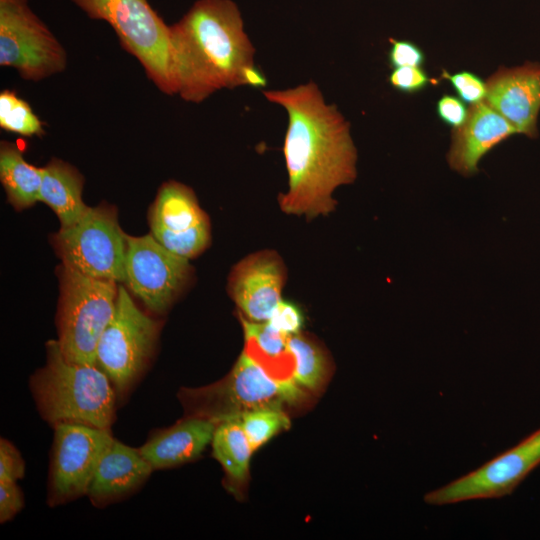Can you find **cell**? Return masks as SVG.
I'll use <instances>...</instances> for the list:
<instances>
[{
	"label": "cell",
	"mask_w": 540,
	"mask_h": 540,
	"mask_svg": "<svg viewBox=\"0 0 540 540\" xmlns=\"http://www.w3.org/2000/svg\"><path fill=\"white\" fill-rule=\"evenodd\" d=\"M216 425L212 419L188 416L152 434L139 450L154 470L182 465L202 454L212 441Z\"/></svg>",
	"instance_id": "cell-18"
},
{
	"label": "cell",
	"mask_w": 540,
	"mask_h": 540,
	"mask_svg": "<svg viewBox=\"0 0 540 540\" xmlns=\"http://www.w3.org/2000/svg\"><path fill=\"white\" fill-rule=\"evenodd\" d=\"M41 169L39 201L54 211L61 228L73 225L89 207L82 200V174L71 164L55 157Z\"/></svg>",
	"instance_id": "cell-19"
},
{
	"label": "cell",
	"mask_w": 540,
	"mask_h": 540,
	"mask_svg": "<svg viewBox=\"0 0 540 540\" xmlns=\"http://www.w3.org/2000/svg\"><path fill=\"white\" fill-rule=\"evenodd\" d=\"M21 490L16 482H0V521L12 519L23 507Z\"/></svg>",
	"instance_id": "cell-32"
},
{
	"label": "cell",
	"mask_w": 540,
	"mask_h": 540,
	"mask_svg": "<svg viewBox=\"0 0 540 540\" xmlns=\"http://www.w3.org/2000/svg\"><path fill=\"white\" fill-rule=\"evenodd\" d=\"M389 84L404 94H416L432 83L422 67H400L392 69L388 77Z\"/></svg>",
	"instance_id": "cell-28"
},
{
	"label": "cell",
	"mask_w": 540,
	"mask_h": 540,
	"mask_svg": "<svg viewBox=\"0 0 540 540\" xmlns=\"http://www.w3.org/2000/svg\"><path fill=\"white\" fill-rule=\"evenodd\" d=\"M67 53L28 0H0V65L28 81L63 72Z\"/></svg>",
	"instance_id": "cell-9"
},
{
	"label": "cell",
	"mask_w": 540,
	"mask_h": 540,
	"mask_svg": "<svg viewBox=\"0 0 540 540\" xmlns=\"http://www.w3.org/2000/svg\"><path fill=\"white\" fill-rule=\"evenodd\" d=\"M284 278V266L276 253H256L234 267L229 293L247 320L266 322L281 300Z\"/></svg>",
	"instance_id": "cell-15"
},
{
	"label": "cell",
	"mask_w": 540,
	"mask_h": 540,
	"mask_svg": "<svg viewBox=\"0 0 540 540\" xmlns=\"http://www.w3.org/2000/svg\"><path fill=\"white\" fill-rule=\"evenodd\" d=\"M0 180L8 201L16 209H24L39 201L42 169L28 163L13 143H0Z\"/></svg>",
	"instance_id": "cell-21"
},
{
	"label": "cell",
	"mask_w": 540,
	"mask_h": 540,
	"mask_svg": "<svg viewBox=\"0 0 540 540\" xmlns=\"http://www.w3.org/2000/svg\"><path fill=\"white\" fill-rule=\"evenodd\" d=\"M436 113L444 124L454 130L466 122L469 109L460 98L451 94H444L436 103Z\"/></svg>",
	"instance_id": "cell-31"
},
{
	"label": "cell",
	"mask_w": 540,
	"mask_h": 540,
	"mask_svg": "<svg viewBox=\"0 0 540 540\" xmlns=\"http://www.w3.org/2000/svg\"><path fill=\"white\" fill-rule=\"evenodd\" d=\"M170 72L184 101L201 103L221 89L242 86L255 47L232 0H198L169 26Z\"/></svg>",
	"instance_id": "cell-2"
},
{
	"label": "cell",
	"mask_w": 540,
	"mask_h": 540,
	"mask_svg": "<svg viewBox=\"0 0 540 540\" xmlns=\"http://www.w3.org/2000/svg\"><path fill=\"white\" fill-rule=\"evenodd\" d=\"M159 323L140 310L120 286L115 312L103 331L96 350V364L123 397L142 375L151 359Z\"/></svg>",
	"instance_id": "cell-7"
},
{
	"label": "cell",
	"mask_w": 540,
	"mask_h": 540,
	"mask_svg": "<svg viewBox=\"0 0 540 540\" xmlns=\"http://www.w3.org/2000/svg\"><path fill=\"white\" fill-rule=\"evenodd\" d=\"M126 242L125 282L149 310L165 313L187 284L189 259L169 251L151 233L127 235Z\"/></svg>",
	"instance_id": "cell-12"
},
{
	"label": "cell",
	"mask_w": 540,
	"mask_h": 540,
	"mask_svg": "<svg viewBox=\"0 0 540 540\" xmlns=\"http://www.w3.org/2000/svg\"><path fill=\"white\" fill-rule=\"evenodd\" d=\"M0 127L21 136H43L42 121L32 111L30 105L13 90L0 93Z\"/></svg>",
	"instance_id": "cell-24"
},
{
	"label": "cell",
	"mask_w": 540,
	"mask_h": 540,
	"mask_svg": "<svg viewBox=\"0 0 540 540\" xmlns=\"http://www.w3.org/2000/svg\"><path fill=\"white\" fill-rule=\"evenodd\" d=\"M37 409L52 426L84 424L110 429L115 421L116 391L97 365L65 359L57 340L46 344V364L30 378Z\"/></svg>",
	"instance_id": "cell-3"
},
{
	"label": "cell",
	"mask_w": 540,
	"mask_h": 540,
	"mask_svg": "<svg viewBox=\"0 0 540 540\" xmlns=\"http://www.w3.org/2000/svg\"><path fill=\"white\" fill-rule=\"evenodd\" d=\"M213 456L223 467L229 486L235 490L242 487L249 474L252 446L237 418L217 423L211 441Z\"/></svg>",
	"instance_id": "cell-22"
},
{
	"label": "cell",
	"mask_w": 540,
	"mask_h": 540,
	"mask_svg": "<svg viewBox=\"0 0 540 540\" xmlns=\"http://www.w3.org/2000/svg\"><path fill=\"white\" fill-rule=\"evenodd\" d=\"M245 336V352L272 378L283 383L294 381V358L288 336L268 322H254L241 316Z\"/></svg>",
	"instance_id": "cell-20"
},
{
	"label": "cell",
	"mask_w": 540,
	"mask_h": 540,
	"mask_svg": "<svg viewBox=\"0 0 540 540\" xmlns=\"http://www.w3.org/2000/svg\"><path fill=\"white\" fill-rule=\"evenodd\" d=\"M387 60L392 69L400 67H422L425 63L423 50L409 40L390 38Z\"/></svg>",
	"instance_id": "cell-29"
},
{
	"label": "cell",
	"mask_w": 540,
	"mask_h": 540,
	"mask_svg": "<svg viewBox=\"0 0 540 540\" xmlns=\"http://www.w3.org/2000/svg\"><path fill=\"white\" fill-rule=\"evenodd\" d=\"M91 19L106 21L121 46L164 94L175 95L170 72L169 25L147 0H72Z\"/></svg>",
	"instance_id": "cell-6"
},
{
	"label": "cell",
	"mask_w": 540,
	"mask_h": 540,
	"mask_svg": "<svg viewBox=\"0 0 540 540\" xmlns=\"http://www.w3.org/2000/svg\"><path fill=\"white\" fill-rule=\"evenodd\" d=\"M57 312L58 344L66 360L96 364L99 339L116 307L115 281L86 276L74 268L60 267Z\"/></svg>",
	"instance_id": "cell-4"
},
{
	"label": "cell",
	"mask_w": 540,
	"mask_h": 540,
	"mask_svg": "<svg viewBox=\"0 0 540 540\" xmlns=\"http://www.w3.org/2000/svg\"><path fill=\"white\" fill-rule=\"evenodd\" d=\"M294 358V381L298 386L317 389L324 380L326 360L323 352L310 340L297 334L288 338Z\"/></svg>",
	"instance_id": "cell-23"
},
{
	"label": "cell",
	"mask_w": 540,
	"mask_h": 540,
	"mask_svg": "<svg viewBox=\"0 0 540 540\" xmlns=\"http://www.w3.org/2000/svg\"><path fill=\"white\" fill-rule=\"evenodd\" d=\"M255 451L281 431L287 430L291 423L282 408L267 407L246 412L237 417Z\"/></svg>",
	"instance_id": "cell-25"
},
{
	"label": "cell",
	"mask_w": 540,
	"mask_h": 540,
	"mask_svg": "<svg viewBox=\"0 0 540 540\" xmlns=\"http://www.w3.org/2000/svg\"><path fill=\"white\" fill-rule=\"evenodd\" d=\"M301 395L302 390L296 383L283 384L275 380L245 351L221 381L179 393L189 416L217 423L260 408H282L284 403H292Z\"/></svg>",
	"instance_id": "cell-5"
},
{
	"label": "cell",
	"mask_w": 540,
	"mask_h": 540,
	"mask_svg": "<svg viewBox=\"0 0 540 540\" xmlns=\"http://www.w3.org/2000/svg\"><path fill=\"white\" fill-rule=\"evenodd\" d=\"M266 322L282 334L290 337L300 333L304 325V315L298 305L281 299Z\"/></svg>",
	"instance_id": "cell-27"
},
{
	"label": "cell",
	"mask_w": 540,
	"mask_h": 540,
	"mask_svg": "<svg viewBox=\"0 0 540 540\" xmlns=\"http://www.w3.org/2000/svg\"><path fill=\"white\" fill-rule=\"evenodd\" d=\"M25 472L24 461L15 446L6 439L0 441V482H16Z\"/></svg>",
	"instance_id": "cell-30"
},
{
	"label": "cell",
	"mask_w": 540,
	"mask_h": 540,
	"mask_svg": "<svg viewBox=\"0 0 540 540\" xmlns=\"http://www.w3.org/2000/svg\"><path fill=\"white\" fill-rule=\"evenodd\" d=\"M441 78L448 80L460 99L474 105L485 100L487 94L486 82L470 71L450 73L443 69Z\"/></svg>",
	"instance_id": "cell-26"
},
{
	"label": "cell",
	"mask_w": 540,
	"mask_h": 540,
	"mask_svg": "<svg viewBox=\"0 0 540 540\" xmlns=\"http://www.w3.org/2000/svg\"><path fill=\"white\" fill-rule=\"evenodd\" d=\"M485 102L503 116L518 132L538 136L540 112V63L499 68L486 81Z\"/></svg>",
	"instance_id": "cell-14"
},
{
	"label": "cell",
	"mask_w": 540,
	"mask_h": 540,
	"mask_svg": "<svg viewBox=\"0 0 540 540\" xmlns=\"http://www.w3.org/2000/svg\"><path fill=\"white\" fill-rule=\"evenodd\" d=\"M126 236L109 205L88 207L73 225L54 234L52 243L62 260L96 279L125 282Z\"/></svg>",
	"instance_id": "cell-8"
},
{
	"label": "cell",
	"mask_w": 540,
	"mask_h": 540,
	"mask_svg": "<svg viewBox=\"0 0 540 540\" xmlns=\"http://www.w3.org/2000/svg\"><path fill=\"white\" fill-rule=\"evenodd\" d=\"M242 86L262 89L267 86V78L263 71L255 63L245 66L241 73Z\"/></svg>",
	"instance_id": "cell-33"
},
{
	"label": "cell",
	"mask_w": 540,
	"mask_h": 540,
	"mask_svg": "<svg viewBox=\"0 0 540 540\" xmlns=\"http://www.w3.org/2000/svg\"><path fill=\"white\" fill-rule=\"evenodd\" d=\"M153 470L139 449L114 439L97 466L87 496L94 505L110 504L132 494Z\"/></svg>",
	"instance_id": "cell-17"
},
{
	"label": "cell",
	"mask_w": 540,
	"mask_h": 540,
	"mask_svg": "<svg viewBox=\"0 0 540 540\" xmlns=\"http://www.w3.org/2000/svg\"><path fill=\"white\" fill-rule=\"evenodd\" d=\"M53 428L48 504L56 506L88 494L97 466L114 438L110 429L84 424L59 423Z\"/></svg>",
	"instance_id": "cell-10"
},
{
	"label": "cell",
	"mask_w": 540,
	"mask_h": 540,
	"mask_svg": "<svg viewBox=\"0 0 540 540\" xmlns=\"http://www.w3.org/2000/svg\"><path fill=\"white\" fill-rule=\"evenodd\" d=\"M515 134L517 130L485 101L471 105L466 122L453 130L447 162L457 173L472 176L488 152Z\"/></svg>",
	"instance_id": "cell-16"
},
{
	"label": "cell",
	"mask_w": 540,
	"mask_h": 540,
	"mask_svg": "<svg viewBox=\"0 0 540 540\" xmlns=\"http://www.w3.org/2000/svg\"><path fill=\"white\" fill-rule=\"evenodd\" d=\"M540 465V428L479 468L424 496L430 505H449L510 495Z\"/></svg>",
	"instance_id": "cell-11"
},
{
	"label": "cell",
	"mask_w": 540,
	"mask_h": 540,
	"mask_svg": "<svg viewBox=\"0 0 540 540\" xmlns=\"http://www.w3.org/2000/svg\"><path fill=\"white\" fill-rule=\"evenodd\" d=\"M263 95L288 116L283 144L288 190L278 198L281 210L308 219L329 214L336 207L333 192L357 176L349 122L314 81Z\"/></svg>",
	"instance_id": "cell-1"
},
{
	"label": "cell",
	"mask_w": 540,
	"mask_h": 540,
	"mask_svg": "<svg viewBox=\"0 0 540 540\" xmlns=\"http://www.w3.org/2000/svg\"><path fill=\"white\" fill-rule=\"evenodd\" d=\"M153 237L169 251L193 258L209 244L210 225L191 188L168 181L161 185L149 209Z\"/></svg>",
	"instance_id": "cell-13"
}]
</instances>
